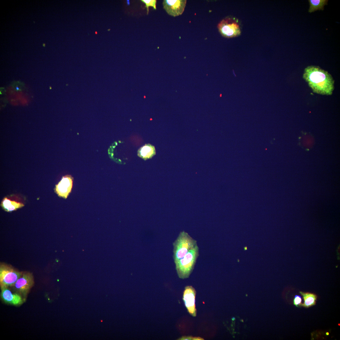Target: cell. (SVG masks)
Listing matches in <instances>:
<instances>
[{"label": "cell", "mask_w": 340, "mask_h": 340, "mask_svg": "<svg viewBox=\"0 0 340 340\" xmlns=\"http://www.w3.org/2000/svg\"><path fill=\"white\" fill-rule=\"evenodd\" d=\"M301 145L306 149L309 150L314 144L313 137L311 134L307 133L303 134L300 138Z\"/></svg>", "instance_id": "15"}, {"label": "cell", "mask_w": 340, "mask_h": 340, "mask_svg": "<svg viewBox=\"0 0 340 340\" xmlns=\"http://www.w3.org/2000/svg\"><path fill=\"white\" fill-rule=\"evenodd\" d=\"M8 287H1V296L6 303L14 305H19L23 302L21 297L18 294L12 293Z\"/></svg>", "instance_id": "10"}, {"label": "cell", "mask_w": 340, "mask_h": 340, "mask_svg": "<svg viewBox=\"0 0 340 340\" xmlns=\"http://www.w3.org/2000/svg\"><path fill=\"white\" fill-rule=\"evenodd\" d=\"M16 88L17 90H18L19 89V88L18 87H16Z\"/></svg>", "instance_id": "20"}, {"label": "cell", "mask_w": 340, "mask_h": 340, "mask_svg": "<svg viewBox=\"0 0 340 340\" xmlns=\"http://www.w3.org/2000/svg\"><path fill=\"white\" fill-rule=\"evenodd\" d=\"M303 297L304 300V303H302L301 306L306 308H308L314 305L316 303L317 296L312 293L299 292Z\"/></svg>", "instance_id": "13"}, {"label": "cell", "mask_w": 340, "mask_h": 340, "mask_svg": "<svg viewBox=\"0 0 340 340\" xmlns=\"http://www.w3.org/2000/svg\"><path fill=\"white\" fill-rule=\"evenodd\" d=\"M95 34H97V32H96H96H95Z\"/></svg>", "instance_id": "21"}, {"label": "cell", "mask_w": 340, "mask_h": 340, "mask_svg": "<svg viewBox=\"0 0 340 340\" xmlns=\"http://www.w3.org/2000/svg\"><path fill=\"white\" fill-rule=\"evenodd\" d=\"M156 154L155 147L150 144H145L137 151L138 156L145 160L152 158Z\"/></svg>", "instance_id": "11"}, {"label": "cell", "mask_w": 340, "mask_h": 340, "mask_svg": "<svg viewBox=\"0 0 340 340\" xmlns=\"http://www.w3.org/2000/svg\"><path fill=\"white\" fill-rule=\"evenodd\" d=\"M141 1L144 3L145 5V7L147 8V14L149 13V7H152L154 9L156 10V0H141Z\"/></svg>", "instance_id": "16"}, {"label": "cell", "mask_w": 340, "mask_h": 340, "mask_svg": "<svg viewBox=\"0 0 340 340\" xmlns=\"http://www.w3.org/2000/svg\"><path fill=\"white\" fill-rule=\"evenodd\" d=\"M1 206L6 211L10 212L22 207L24 205L23 203L12 201L5 197L2 201Z\"/></svg>", "instance_id": "12"}, {"label": "cell", "mask_w": 340, "mask_h": 340, "mask_svg": "<svg viewBox=\"0 0 340 340\" xmlns=\"http://www.w3.org/2000/svg\"><path fill=\"white\" fill-rule=\"evenodd\" d=\"M194 337L191 336H184L181 337L179 340H194Z\"/></svg>", "instance_id": "18"}, {"label": "cell", "mask_w": 340, "mask_h": 340, "mask_svg": "<svg viewBox=\"0 0 340 340\" xmlns=\"http://www.w3.org/2000/svg\"><path fill=\"white\" fill-rule=\"evenodd\" d=\"M73 177L67 175L62 177L58 184L56 185L55 190L60 196L66 198L71 191L72 186Z\"/></svg>", "instance_id": "9"}, {"label": "cell", "mask_w": 340, "mask_h": 340, "mask_svg": "<svg viewBox=\"0 0 340 340\" xmlns=\"http://www.w3.org/2000/svg\"><path fill=\"white\" fill-rule=\"evenodd\" d=\"M196 294V291L192 286H187L185 288L183 295V299L188 312L194 317L196 315L195 304Z\"/></svg>", "instance_id": "8"}, {"label": "cell", "mask_w": 340, "mask_h": 340, "mask_svg": "<svg viewBox=\"0 0 340 340\" xmlns=\"http://www.w3.org/2000/svg\"><path fill=\"white\" fill-rule=\"evenodd\" d=\"M197 245V241L187 232H180L173 244L174 263L183 258L189 251Z\"/></svg>", "instance_id": "3"}, {"label": "cell", "mask_w": 340, "mask_h": 340, "mask_svg": "<svg viewBox=\"0 0 340 340\" xmlns=\"http://www.w3.org/2000/svg\"><path fill=\"white\" fill-rule=\"evenodd\" d=\"M199 255L198 245L190 250L182 258L175 263L178 277L182 279L188 278L193 270Z\"/></svg>", "instance_id": "2"}, {"label": "cell", "mask_w": 340, "mask_h": 340, "mask_svg": "<svg viewBox=\"0 0 340 340\" xmlns=\"http://www.w3.org/2000/svg\"><path fill=\"white\" fill-rule=\"evenodd\" d=\"M218 27L221 34L226 37H235L239 35L241 32L237 22L230 18L223 20L218 24Z\"/></svg>", "instance_id": "5"}, {"label": "cell", "mask_w": 340, "mask_h": 340, "mask_svg": "<svg viewBox=\"0 0 340 340\" xmlns=\"http://www.w3.org/2000/svg\"><path fill=\"white\" fill-rule=\"evenodd\" d=\"M303 77L313 92L323 95L332 94L335 81L327 71L318 66L310 65L304 69Z\"/></svg>", "instance_id": "1"}, {"label": "cell", "mask_w": 340, "mask_h": 340, "mask_svg": "<svg viewBox=\"0 0 340 340\" xmlns=\"http://www.w3.org/2000/svg\"><path fill=\"white\" fill-rule=\"evenodd\" d=\"M34 278L32 273L29 272L22 273L21 276L13 286L15 290L25 296L33 286Z\"/></svg>", "instance_id": "6"}, {"label": "cell", "mask_w": 340, "mask_h": 340, "mask_svg": "<svg viewBox=\"0 0 340 340\" xmlns=\"http://www.w3.org/2000/svg\"><path fill=\"white\" fill-rule=\"evenodd\" d=\"M22 272H20L11 266L4 264L0 265V287L13 286L21 276Z\"/></svg>", "instance_id": "4"}, {"label": "cell", "mask_w": 340, "mask_h": 340, "mask_svg": "<svg viewBox=\"0 0 340 340\" xmlns=\"http://www.w3.org/2000/svg\"><path fill=\"white\" fill-rule=\"evenodd\" d=\"M301 302L302 299L301 297L299 295H295L293 300L294 304L296 307H298L301 306Z\"/></svg>", "instance_id": "17"}, {"label": "cell", "mask_w": 340, "mask_h": 340, "mask_svg": "<svg viewBox=\"0 0 340 340\" xmlns=\"http://www.w3.org/2000/svg\"><path fill=\"white\" fill-rule=\"evenodd\" d=\"M326 335H329V332H326Z\"/></svg>", "instance_id": "19"}, {"label": "cell", "mask_w": 340, "mask_h": 340, "mask_svg": "<svg viewBox=\"0 0 340 340\" xmlns=\"http://www.w3.org/2000/svg\"><path fill=\"white\" fill-rule=\"evenodd\" d=\"M186 3L185 0H164L162 4L163 8L167 13L175 17L183 13Z\"/></svg>", "instance_id": "7"}, {"label": "cell", "mask_w": 340, "mask_h": 340, "mask_svg": "<svg viewBox=\"0 0 340 340\" xmlns=\"http://www.w3.org/2000/svg\"><path fill=\"white\" fill-rule=\"evenodd\" d=\"M310 6L309 12L312 13L317 10H323L325 5H327V0H309Z\"/></svg>", "instance_id": "14"}]
</instances>
